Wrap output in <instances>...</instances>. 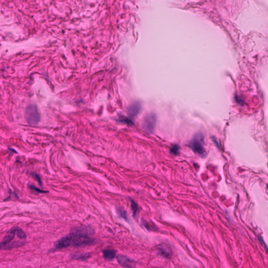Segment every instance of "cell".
I'll list each match as a JSON object with an SVG mask.
<instances>
[{"label":"cell","instance_id":"1","mask_svg":"<svg viewBox=\"0 0 268 268\" xmlns=\"http://www.w3.org/2000/svg\"><path fill=\"white\" fill-rule=\"evenodd\" d=\"M72 237V246L75 247H83L92 246L98 243V240L91 237L82 236H73Z\"/></svg>","mask_w":268,"mask_h":268},{"label":"cell","instance_id":"2","mask_svg":"<svg viewBox=\"0 0 268 268\" xmlns=\"http://www.w3.org/2000/svg\"><path fill=\"white\" fill-rule=\"evenodd\" d=\"M25 116L27 122L31 125H37L40 120V112L35 105H30L26 108Z\"/></svg>","mask_w":268,"mask_h":268},{"label":"cell","instance_id":"3","mask_svg":"<svg viewBox=\"0 0 268 268\" xmlns=\"http://www.w3.org/2000/svg\"><path fill=\"white\" fill-rule=\"evenodd\" d=\"M190 147L194 152L200 155H205V150L203 145V137L201 134H197L190 143Z\"/></svg>","mask_w":268,"mask_h":268},{"label":"cell","instance_id":"4","mask_svg":"<svg viewBox=\"0 0 268 268\" xmlns=\"http://www.w3.org/2000/svg\"><path fill=\"white\" fill-rule=\"evenodd\" d=\"M157 117L154 113L147 115L144 118L142 123V127L146 132L152 133L155 128Z\"/></svg>","mask_w":268,"mask_h":268},{"label":"cell","instance_id":"5","mask_svg":"<svg viewBox=\"0 0 268 268\" xmlns=\"http://www.w3.org/2000/svg\"><path fill=\"white\" fill-rule=\"evenodd\" d=\"M94 234L95 231L93 228L86 225H81L73 227L70 230V234L73 236L91 237Z\"/></svg>","mask_w":268,"mask_h":268},{"label":"cell","instance_id":"6","mask_svg":"<svg viewBox=\"0 0 268 268\" xmlns=\"http://www.w3.org/2000/svg\"><path fill=\"white\" fill-rule=\"evenodd\" d=\"M72 243V237L69 234L58 240L55 244V247L56 249H62L71 246Z\"/></svg>","mask_w":268,"mask_h":268},{"label":"cell","instance_id":"7","mask_svg":"<svg viewBox=\"0 0 268 268\" xmlns=\"http://www.w3.org/2000/svg\"><path fill=\"white\" fill-rule=\"evenodd\" d=\"M116 259L123 267L125 268H134L135 261L131 259L127 256H124L122 254L118 255L116 257Z\"/></svg>","mask_w":268,"mask_h":268},{"label":"cell","instance_id":"8","mask_svg":"<svg viewBox=\"0 0 268 268\" xmlns=\"http://www.w3.org/2000/svg\"><path fill=\"white\" fill-rule=\"evenodd\" d=\"M140 109H141V105L140 102H134L128 107V111L129 115L131 116V117L134 118L138 114V113H140Z\"/></svg>","mask_w":268,"mask_h":268},{"label":"cell","instance_id":"9","mask_svg":"<svg viewBox=\"0 0 268 268\" xmlns=\"http://www.w3.org/2000/svg\"><path fill=\"white\" fill-rule=\"evenodd\" d=\"M24 245V242L21 241H14L7 244H4L2 243H0V250H10L14 248L21 247Z\"/></svg>","mask_w":268,"mask_h":268},{"label":"cell","instance_id":"10","mask_svg":"<svg viewBox=\"0 0 268 268\" xmlns=\"http://www.w3.org/2000/svg\"><path fill=\"white\" fill-rule=\"evenodd\" d=\"M17 228V226L13 227L11 228L10 230L7 232L6 236L4 237L2 243L4 244H7L10 243L12 240L14 239L15 235H16V230Z\"/></svg>","mask_w":268,"mask_h":268},{"label":"cell","instance_id":"11","mask_svg":"<svg viewBox=\"0 0 268 268\" xmlns=\"http://www.w3.org/2000/svg\"><path fill=\"white\" fill-rule=\"evenodd\" d=\"M91 257V255L89 252L86 253H74L71 255L70 257L73 260L86 261Z\"/></svg>","mask_w":268,"mask_h":268},{"label":"cell","instance_id":"12","mask_svg":"<svg viewBox=\"0 0 268 268\" xmlns=\"http://www.w3.org/2000/svg\"><path fill=\"white\" fill-rule=\"evenodd\" d=\"M103 257L106 260L111 261L115 259L116 257V250L111 249H106L103 250Z\"/></svg>","mask_w":268,"mask_h":268},{"label":"cell","instance_id":"13","mask_svg":"<svg viewBox=\"0 0 268 268\" xmlns=\"http://www.w3.org/2000/svg\"><path fill=\"white\" fill-rule=\"evenodd\" d=\"M158 250L159 251V253L161 256L166 258H169L171 255V251L169 250L167 247H166L165 245L160 246L158 247Z\"/></svg>","mask_w":268,"mask_h":268},{"label":"cell","instance_id":"14","mask_svg":"<svg viewBox=\"0 0 268 268\" xmlns=\"http://www.w3.org/2000/svg\"><path fill=\"white\" fill-rule=\"evenodd\" d=\"M117 213L118 214V215L120 216V217H122V218H123L125 220L128 221L127 213H126V212L123 208L120 207H118L117 209Z\"/></svg>","mask_w":268,"mask_h":268},{"label":"cell","instance_id":"15","mask_svg":"<svg viewBox=\"0 0 268 268\" xmlns=\"http://www.w3.org/2000/svg\"><path fill=\"white\" fill-rule=\"evenodd\" d=\"M131 207L133 213V216L134 217H136L137 215L138 207L137 203L136 202H134V201H131Z\"/></svg>","mask_w":268,"mask_h":268},{"label":"cell","instance_id":"16","mask_svg":"<svg viewBox=\"0 0 268 268\" xmlns=\"http://www.w3.org/2000/svg\"><path fill=\"white\" fill-rule=\"evenodd\" d=\"M16 234L17 237L20 239H25L26 238V235L25 232H24L20 227H17L16 230Z\"/></svg>","mask_w":268,"mask_h":268},{"label":"cell","instance_id":"17","mask_svg":"<svg viewBox=\"0 0 268 268\" xmlns=\"http://www.w3.org/2000/svg\"><path fill=\"white\" fill-rule=\"evenodd\" d=\"M29 188H30L31 190H32L33 191L36 192V193H46L47 192V191H44V190H41L39 188H37L35 186H33V185H29Z\"/></svg>","mask_w":268,"mask_h":268},{"label":"cell","instance_id":"18","mask_svg":"<svg viewBox=\"0 0 268 268\" xmlns=\"http://www.w3.org/2000/svg\"><path fill=\"white\" fill-rule=\"evenodd\" d=\"M120 121L121 122L127 124V125H132L133 124L132 121H131L130 120H129L127 118H125L124 117H122L120 118Z\"/></svg>","mask_w":268,"mask_h":268},{"label":"cell","instance_id":"19","mask_svg":"<svg viewBox=\"0 0 268 268\" xmlns=\"http://www.w3.org/2000/svg\"><path fill=\"white\" fill-rule=\"evenodd\" d=\"M142 223L143 224V225L144 226V227H145L147 230H148V231H152V230H154V229L152 228V227H151V226H150V225L148 223V222H146V220H143V221L142 222Z\"/></svg>","mask_w":268,"mask_h":268},{"label":"cell","instance_id":"20","mask_svg":"<svg viewBox=\"0 0 268 268\" xmlns=\"http://www.w3.org/2000/svg\"><path fill=\"white\" fill-rule=\"evenodd\" d=\"M179 147L177 146V145L172 147L171 149V151L172 153L174 154L175 155H177V154L179 153Z\"/></svg>","mask_w":268,"mask_h":268},{"label":"cell","instance_id":"21","mask_svg":"<svg viewBox=\"0 0 268 268\" xmlns=\"http://www.w3.org/2000/svg\"><path fill=\"white\" fill-rule=\"evenodd\" d=\"M32 175H33V176L34 177H35L36 178V179L38 181V182L40 183V185H42V181H41V178H40V176L37 174H35V173H33L32 174Z\"/></svg>","mask_w":268,"mask_h":268}]
</instances>
